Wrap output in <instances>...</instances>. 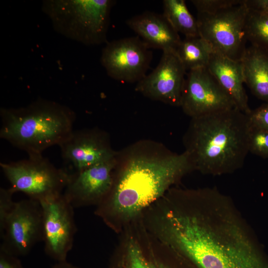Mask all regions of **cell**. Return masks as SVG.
Returning a JSON list of instances; mask_svg holds the SVG:
<instances>
[{
	"mask_svg": "<svg viewBox=\"0 0 268 268\" xmlns=\"http://www.w3.org/2000/svg\"><path fill=\"white\" fill-rule=\"evenodd\" d=\"M249 128L248 115L236 107L191 118L183 143L195 171L220 176L241 169L249 153Z\"/></svg>",
	"mask_w": 268,
	"mask_h": 268,
	"instance_id": "obj_3",
	"label": "cell"
},
{
	"mask_svg": "<svg viewBox=\"0 0 268 268\" xmlns=\"http://www.w3.org/2000/svg\"><path fill=\"white\" fill-rule=\"evenodd\" d=\"M249 151L263 158H268V131L250 124Z\"/></svg>",
	"mask_w": 268,
	"mask_h": 268,
	"instance_id": "obj_22",
	"label": "cell"
},
{
	"mask_svg": "<svg viewBox=\"0 0 268 268\" xmlns=\"http://www.w3.org/2000/svg\"><path fill=\"white\" fill-rule=\"evenodd\" d=\"M247 9L260 13H268V0H242Z\"/></svg>",
	"mask_w": 268,
	"mask_h": 268,
	"instance_id": "obj_27",
	"label": "cell"
},
{
	"mask_svg": "<svg viewBox=\"0 0 268 268\" xmlns=\"http://www.w3.org/2000/svg\"><path fill=\"white\" fill-rule=\"evenodd\" d=\"M0 236V248L18 257L28 254L37 243L43 240L40 202L30 198L15 201Z\"/></svg>",
	"mask_w": 268,
	"mask_h": 268,
	"instance_id": "obj_9",
	"label": "cell"
},
{
	"mask_svg": "<svg viewBox=\"0 0 268 268\" xmlns=\"http://www.w3.org/2000/svg\"><path fill=\"white\" fill-rule=\"evenodd\" d=\"M126 23L150 49L176 53L181 39L163 13L145 11Z\"/></svg>",
	"mask_w": 268,
	"mask_h": 268,
	"instance_id": "obj_16",
	"label": "cell"
},
{
	"mask_svg": "<svg viewBox=\"0 0 268 268\" xmlns=\"http://www.w3.org/2000/svg\"><path fill=\"white\" fill-rule=\"evenodd\" d=\"M112 0H46L42 11L62 35L85 45L107 43Z\"/></svg>",
	"mask_w": 268,
	"mask_h": 268,
	"instance_id": "obj_5",
	"label": "cell"
},
{
	"mask_svg": "<svg viewBox=\"0 0 268 268\" xmlns=\"http://www.w3.org/2000/svg\"><path fill=\"white\" fill-rule=\"evenodd\" d=\"M191 118L236 107L234 102L207 67L186 74L180 104Z\"/></svg>",
	"mask_w": 268,
	"mask_h": 268,
	"instance_id": "obj_12",
	"label": "cell"
},
{
	"mask_svg": "<svg viewBox=\"0 0 268 268\" xmlns=\"http://www.w3.org/2000/svg\"><path fill=\"white\" fill-rule=\"evenodd\" d=\"M241 62L244 83L256 97L268 103V52L251 45Z\"/></svg>",
	"mask_w": 268,
	"mask_h": 268,
	"instance_id": "obj_18",
	"label": "cell"
},
{
	"mask_svg": "<svg viewBox=\"0 0 268 268\" xmlns=\"http://www.w3.org/2000/svg\"><path fill=\"white\" fill-rule=\"evenodd\" d=\"M198 13L213 14L242 2V0H192Z\"/></svg>",
	"mask_w": 268,
	"mask_h": 268,
	"instance_id": "obj_23",
	"label": "cell"
},
{
	"mask_svg": "<svg viewBox=\"0 0 268 268\" xmlns=\"http://www.w3.org/2000/svg\"><path fill=\"white\" fill-rule=\"evenodd\" d=\"M141 220L197 268H268L253 230L232 199L216 188L173 187Z\"/></svg>",
	"mask_w": 268,
	"mask_h": 268,
	"instance_id": "obj_1",
	"label": "cell"
},
{
	"mask_svg": "<svg viewBox=\"0 0 268 268\" xmlns=\"http://www.w3.org/2000/svg\"><path fill=\"white\" fill-rule=\"evenodd\" d=\"M250 124L268 131V103H265L248 114Z\"/></svg>",
	"mask_w": 268,
	"mask_h": 268,
	"instance_id": "obj_25",
	"label": "cell"
},
{
	"mask_svg": "<svg viewBox=\"0 0 268 268\" xmlns=\"http://www.w3.org/2000/svg\"><path fill=\"white\" fill-rule=\"evenodd\" d=\"M0 137L28 155L60 145L73 131L74 112L57 102L39 98L18 108H1Z\"/></svg>",
	"mask_w": 268,
	"mask_h": 268,
	"instance_id": "obj_4",
	"label": "cell"
},
{
	"mask_svg": "<svg viewBox=\"0 0 268 268\" xmlns=\"http://www.w3.org/2000/svg\"><path fill=\"white\" fill-rule=\"evenodd\" d=\"M194 171L186 151L173 152L152 140L137 141L117 151L111 189L94 213L119 234Z\"/></svg>",
	"mask_w": 268,
	"mask_h": 268,
	"instance_id": "obj_2",
	"label": "cell"
},
{
	"mask_svg": "<svg viewBox=\"0 0 268 268\" xmlns=\"http://www.w3.org/2000/svg\"><path fill=\"white\" fill-rule=\"evenodd\" d=\"M59 147L69 174L109 160L117 153L108 134L97 128L73 130Z\"/></svg>",
	"mask_w": 268,
	"mask_h": 268,
	"instance_id": "obj_13",
	"label": "cell"
},
{
	"mask_svg": "<svg viewBox=\"0 0 268 268\" xmlns=\"http://www.w3.org/2000/svg\"><path fill=\"white\" fill-rule=\"evenodd\" d=\"M150 49L138 36L108 42L102 51L101 63L111 78L137 83L150 67L152 59Z\"/></svg>",
	"mask_w": 268,
	"mask_h": 268,
	"instance_id": "obj_11",
	"label": "cell"
},
{
	"mask_svg": "<svg viewBox=\"0 0 268 268\" xmlns=\"http://www.w3.org/2000/svg\"><path fill=\"white\" fill-rule=\"evenodd\" d=\"M116 155L109 160L69 174L63 194L74 208L96 206L104 200L112 187Z\"/></svg>",
	"mask_w": 268,
	"mask_h": 268,
	"instance_id": "obj_15",
	"label": "cell"
},
{
	"mask_svg": "<svg viewBox=\"0 0 268 268\" xmlns=\"http://www.w3.org/2000/svg\"><path fill=\"white\" fill-rule=\"evenodd\" d=\"M248 9L242 3L213 14L198 13L200 36L214 52L240 61L247 48L246 22Z\"/></svg>",
	"mask_w": 268,
	"mask_h": 268,
	"instance_id": "obj_8",
	"label": "cell"
},
{
	"mask_svg": "<svg viewBox=\"0 0 268 268\" xmlns=\"http://www.w3.org/2000/svg\"><path fill=\"white\" fill-rule=\"evenodd\" d=\"M245 30L251 45L268 52V13L248 10Z\"/></svg>",
	"mask_w": 268,
	"mask_h": 268,
	"instance_id": "obj_21",
	"label": "cell"
},
{
	"mask_svg": "<svg viewBox=\"0 0 268 268\" xmlns=\"http://www.w3.org/2000/svg\"><path fill=\"white\" fill-rule=\"evenodd\" d=\"M118 235L108 268H197L150 233L141 219L128 225Z\"/></svg>",
	"mask_w": 268,
	"mask_h": 268,
	"instance_id": "obj_6",
	"label": "cell"
},
{
	"mask_svg": "<svg viewBox=\"0 0 268 268\" xmlns=\"http://www.w3.org/2000/svg\"><path fill=\"white\" fill-rule=\"evenodd\" d=\"M214 52L211 45L200 36L185 37L176 54L186 70L207 67Z\"/></svg>",
	"mask_w": 268,
	"mask_h": 268,
	"instance_id": "obj_19",
	"label": "cell"
},
{
	"mask_svg": "<svg viewBox=\"0 0 268 268\" xmlns=\"http://www.w3.org/2000/svg\"><path fill=\"white\" fill-rule=\"evenodd\" d=\"M39 202L43 213L45 252L56 262L66 261L77 231L74 207L63 194Z\"/></svg>",
	"mask_w": 268,
	"mask_h": 268,
	"instance_id": "obj_10",
	"label": "cell"
},
{
	"mask_svg": "<svg viewBox=\"0 0 268 268\" xmlns=\"http://www.w3.org/2000/svg\"><path fill=\"white\" fill-rule=\"evenodd\" d=\"M186 74L176 52H163L157 66L136 83L135 90L152 100L180 107Z\"/></svg>",
	"mask_w": 268,
	"mask_h": 268,
	"instance_id": "obj_14",
	"label": "cell"
},
{
	"mask_svg": "<svg viewBox=\"0 0 268 268\" xmlns=\"http://www.w3.org/2000/svg\"><path fill=\"white\" fill-rule=\"evenodd\" d=\"M14 194L10 188L0 189V232L14 206L15 201L12 199Z\"/></svg>",
	"mask_w": 268,
	"mask_h": 268,
	"instance_id": "obj_24",
	"label": "cell"
},
{
	"mask_svg": "<svg viewBox=\"0 0 268 268\" xmlns=\"http://www.w3.org/2000/svg\"><path fill=\"white\" fill-rule=\"evenodd\" d=\"M0 166L14 193H23L39 201L63 194L69 178L67 170L56 167L42 154L1 162Z\"/></svg>",
	"mask_w": 268,
	"mask_h": 268,
	"instance_id": "obj_7",
	"label": "cell"
},
{
	"mask_svg": "<svg viewBox=\"0 0 268 268\" xmlns=\"http://www.w3.org/2000/svg\"><path fill=\"white\" fill-rule=\"evenodd\" d=\"M163 14L179 33L185 37L200 36L197 19L187 8L184 0H163Z\"/></svg>",
	"mask_w": 268,
	"mask_h": 268,
	"instance_id": "obj_20",
	"label": "cell"
},
{
	"mask_svg": "<svg viewBox=\"0 0 268 268\" xmlns=\"http://www.w3.org/2000/svg\"><path fill=\"white\" fill-rule=\"evenodd\" d=\"M0 268H24L18 257L0 247Z\"/></svg>",
	"mask_w": 268,
	"mask_h": 268,
	"instance_id": "obj_26",
	"label": "cell"
},
{
	"mask_svg": "<svg viewBox=\"0 0 268 268\" xmlns=\"http://www.w3.org/2000/svg\"><path fill=\"white\" fill-rule=\"evenodd\" d=\"M207 67L233 99L236 107L249 114L251 110L249 107L248 96L244 87L245 83L241 61H234L213 52Z\"/></svg>",
	"mask_w": 268,
	"mask_h": 268,
	"instance_id": "obj_17",
	"label": "cell"
}]
</instances>
